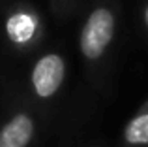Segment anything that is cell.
I'll return each instance as SVG.
<instances>
[{"instance_id": "obj_3", "label": "cell", "mask_w": 148, "mask_h": 147, "mask_svg": "<svg viewBox=\"0 0 148 147\" xmlns=\"http://www.w3.org/2000/svg\"><path fill=\"white\" fill-rule=\"evenodd\" d=\"M66 57L62 53H43L30 70V91L41 102H49L60 92L66 81Z\"/></svg>"}, {"instance_id": "obj_1", "label": "cell", "mask_w": 148, "mask_h": 147, "mask_svg": "<svg viewBox=\"0 0 148 147\" xmlns=\"http://www.w3.org/2000/svg\"><path fill=\"white\" fill-rule=\"evenodd\" d=\"M116 34V11L103 2L92 8L79 34V51L86 62H99Z\"/></svg>"}, {"instance_id": "obj_2", "label": "cell", "mask_w": 148, "mask_h": 147, "mask_svg": "<svg viewBox=\"0 0 148 147\" xmlns=\"http://www.w3.org/2000/svg\"><path fill=\"white\" fill-rule=\"evenodd\" d=\"M4 34L19 51H30L43 36V23L34 8L26 4L11 8L4 19Z\"/></svg>"}, {"instance_id": "obj_5", "label": "cell", "mask_w": 148, "mask_h": 147, "mask_svg": "<svg viewBox=\"0 0 148 147\" xmlns=\"http://www.w3.org/2000/svg\"><path fill=\"white\" fill-rule=\"evenodd\" d=\"M122 140L127 147H148V98L126 123Z\"/></svg>"}, {"instance_id": "obj_4", "label": "cell", "mask_w": 148, "mask_h": 147, "mask_svg": "<svg viewBox=\"0 0 148 147\" xmlns=\"http://www.w3.org/2000/svg\"><path fill=\"white\" fill-rule=\"evenodd\" d=\"M36 138V117L28 110H15L0 126V147H30Z\"/></svg>"}, {"instance_id": "obj_6", "label": "cell", "mask_w": 148, "mask_h": 147, "mask_svg": "<svg viewBox=\"0 0 148 147\" xmlns=\"http://www.w3.org/2000/svg\"><path fill=\"white\" fill-rule=\"evenodd\" d=\"M143 23H145V26L148 30V4L145 6V10H143Z\"/></svg>"}, {"instance_id": "obj_7", "label": "cell", "mask_w": 148, "mask_h": 147, "mask_svg": "<svg viewBox=\"0 0 148 147\" xmlns=\"http://www.w3.org/2000/svg\"><path fill=\"white\" fill-rule=\"evenodd\" d=\"M64 2H66V0H53L54 8H58V6H60V4H64Z\"/></svg>"}]
</instances>
